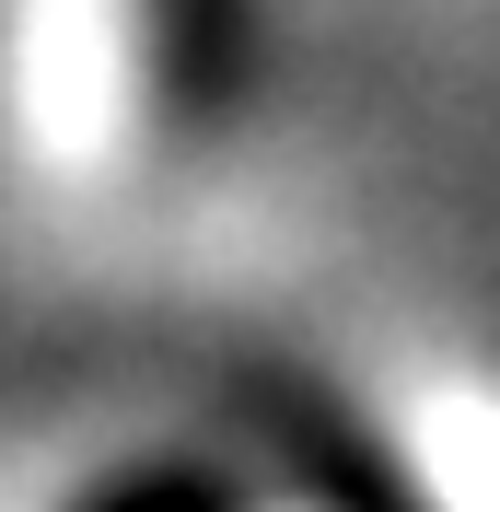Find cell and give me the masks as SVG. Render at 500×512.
I'll return each instance as SVG.
<instances>
[{"label": "cell", "instance_id": "obj_1", "mask_svg": "<svg viewBox=\"0 0 500 512\" xmlns=\"http://www.w3.org/2000/svg\"><path fill=\"white\" fill-rule=\"evenodd\" d=\"M233 94V0H0V163L47 198L175 175Z\"/></svg>", "mask_w": 500, "mask_h": 512}, {"label": "cell", "instance_id": "obj_2", "mask_svg": "<svg viewBox=\"0 0 500 512\" xmlns=\"http://www.w3.org/2000/svg\"><path fill=\"white\" fill-rule=\"evenodd\" d=\"M396 489L419 512H500V373L489 361H431L396 408Z\"/></svg>", "mask_w": 500, "mask_h": 512}]
</instances>
